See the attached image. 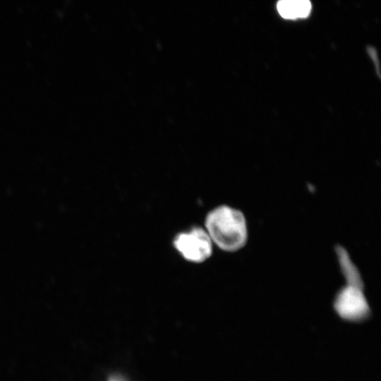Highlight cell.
<instances>
[{
  "mask_svg": "<svg viewBox=\"0 0 381 381\" xmlns=\"http://www.w3.org/2000/svg\"><path fill=\"white\" fill-rule=\"evenodd\" d=\"M205 229L213 244L227 252L238 250L248 239V227L244 214L228 205L218 206L208 212Z\"/></svg>",
  "mask_w": 381,
  "mask_h": 381,
  "instance_id": "cell-1",
  "label": "cell"
},
{
  "mask_svg": "<svg viewBox=\"0 0 381 381\" xmlns=\"http://www.w3.org/2000/svg\"><path fill=\"white\" fill-rule=\"evenodd\" d=\"M173 243L181 256L191 262H202L212 253L213 243L205 228L195 226L181 232Z\"/></svg>",
  "mask_w": 381,
  "mask_h": 381,
  "instance_id": "cell-2",
  "label": "cell"
},
{
  "mask_svg": "<svg viewBox=\"0 0 381 381\" xmlns=\"http://www.w3.org/2000/svg\"><path fill=\"white\" fill-rule=\"evenodd\" d=\"M335 308L344 318L361 320L369 313V306L361 291V284L349 283L338 294Z\"/></svg>",
  "mask_w": 381,
  "mask_h": 381,
  "instance_id": "cell-3",
  "label": "cell"
},
{
  "mask_svg": "<svg viewBox=\"0 0 381 381\" xmlns=\"http://www.w3.org/2000/svg\"><path fill=\"white\" fill-rule=\"evenodd\" d=\"M277 8L280 16L286 19L307 17L311 11V3L308 0H282Z\"/></svg>",
  "mask_w": 381,
  "mask_h": 381,
  "instance_id": "cell-4",
  "label": "cell"
}]
</instances>
